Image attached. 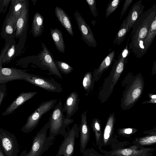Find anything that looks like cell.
Wrapping results in <instances>:
<instances>
[{
  "label": "cell",
  "instance_id": "1",
  "mask_svg": "<svg viewBox=\"0 0 156 156\" xmlns=\"http://www.w3.org/2000/svg\"><path fill=\"white\" fill-rule=\"evenodd\" d=\"M112 149L106 151L102 148L99 149L102 153L107 156H151L153 154L154 148H146L134 144L127 146L125 142L117 143L111 144Z\"/></svg>",
  "mask_w": 156,
  "mask_h": 156
},
{
  "label": "cell",
  "instance_id": "2",
  "mask_svg": "<svg viewBox=\"0 0 156 156\" xmlns=\"http://www.w3.org/2000/svg\"><path fill=\"white\" fill-rule=\"evenodd\" d=\"M49 136L52 138L61 134L63 136L67 133L66 128L73 122L72 119H68L64 115L62 106L60 100L51 113L49 119Z\"/></svg>",
  "mask_w": 156,
  "mask_h": 156
},
{
  "label": "cell",
  "instance_id": "3",
  "mask_svg": "<svg viewBox=\"0 0 156 156\" xmlns=\"http://www.w3.org/2000/svg\"><path fill=\"white\" fill-rule=\"evenodd\" d=\"M49 124L48 121L33 138L32 145L28 152L26 150L20 156H41L53 144L55 138L47 135Z\"/></svg>",
  "mask_w": 156,
  "mask_h": 156
},
{
  "label": "cell",
  "instance_id": "4",
  "mask_svg": "<svg viewBox=\"0 0 156 156\" xmlns=\"http://www.w3.org/2000/svg\"><path fill=\"white\" fill-rule=\"evenodd\" d=\"M143 78L138 74L130 83L124 91L121 101L122 108L126 109L132 107L141 96L144 87Z\"/></svg>",
  "mask_w": 156,
  "mask_h": 156
},
{
  "label": "cell",
  "instance_id": "5",
  "mask_svg": "<svg viewBox=\"0 0 156 156\" xmlns=\"http://www.w3.org/2000/svg\"><path fill=\"white\" fill-rule=\"evenodd\" d=\"M156 15V5L143 12L134 24L130 37L131 40H143L149 30L151 24Z\"/></svg>",
  "mask_w": 156,
  "mask_h": 156
},
{
  "label": "cell",
  "instance_id": "6",
  "mask_svg": "<svg viewBox=\"0 0 156 156\" xmlns=\"http://www.w3.org/2000/svg\"><path fill=\"white\" fill-rule=\"evenodd\" d=\"M57 101V99H53L41 103L28 116L26 122L21 128V131L27 133L34 130L38 125L42 116L53 108Z\"/></svg>",
  "mask_w": 156,
  "mask_h": 156
},
{
  "label": "cell",
  "instance_id": "7",
  "mask_svg": "<svg viewBox=\"0 0 156 156\" xmlns=\"http://www.w3.org/2000/svg\"><path fill=\"white\" fill-rule=\"evenodd\" d=\"M12 42L5 43L6 46L0 56V85L16 80H24L28 77L29 73L25 70L14 68H3L2 66V60L3 56L11 44Z\"/></svg>",
  "mask_w": 156,
  "mask_h": 156
},
{
  "label": "cell",
  "instance_id": "8",
  "mask_svg": "<svg viewBox=\"0 0 156 156\" xmlns=\"http://www.w3.org/2000/svg\"><path fill=\"white\" fill-rule=\"evenodd\" d=\"M67 128V133L63 136L64 140L59 146L55 156H72L74 153L75 139L79 137V127L75 123L71 129L68 126Z\"/></svg>",
  "mask_w": 156,
  "mask_h": 156
},
{
  "label": "cell",
  "instance_id": "9",
  "mask_svg": "<svg viewBox=\"0 0 156 156\" xmlns=\"http://www.w3.org/2000/svg\"><path fill=\"white\" fill-rule=\"evenodd\" d=\"M0 149L5 156H18L19 146L15 136L0 128Z\"/></svg>",
  "mask_w": 156,
  "mask_h": 156
},
{
  "label": "cell",
  "instance_id": "10",
  "mask_svg": "<svg viewBox=\"0 0 156 156\" xmlns=\"http://www.w3.org/2000/svg\"><path fill=\"white\" fill-rule=\"evenodd\" d=\"M24 80L48 91L60 93L63 90L61 84L51 78L30 73Z\"/></svg>",
  "mask_w": 156,
  "mask_h": 156
},
{
  "label": "cell",
  "instance_id": "11",
  "mask_svg": "<svg viewBox=\"0 0 156 156\" xmlns=\"http://www.w3.org/2000/svg\"><path fill=\"white\" fill-rule=\"evenodd\" d=\"M41 45L43 50L38 55L41 64L45 69L48 70V75H55L62 79V75L57 68L53 55L43 43L41 42Z\"/></svg>",
  "mask_w": 156,
  "mask_h": 156
},
{
  "label": "cell",
  "instance_id": "12",
  "mask_svg": "<svg viewBox=\"0 0 156 156\" xmlns=\"http://www.w3.org/2000/svg\"><path fill=\"white\" fill-rule=\"evenodd\" d=\"M74 15L82 39L89 47H96L97 42L90 26L77 11L76 10Z\"/></svg>",
  "mask_w": 156,
  "mask_h": 156
},
{
  "label": "cell",
  "instance_id": "13",
  "mask_svg": "<svg viewBox=\"0 0 156 156\" xmlns=\"http://www.w3.org/2000/svg\"><path fill=\"white\" fill-rule=\"evenodd\" d=\"M29 2L25 0L21 14L16 21L15 37L16 38L21 37L23 42L25 41L28 29L29 16Z\"/></svg>",
  "mask_w": 156,
  "mask_h": 156
},
{
  "label": "cell",
  "instance_id": "14",
  "mask_svg": "<svg viewBox=\"0 0 156 156\" xmlns=\"http://www.w3.org/2000/svg\"><path fill=\"white\" fill-rule=\"evenodd\" d=\"M16 21L17 20L9 9L1 29V37L5 40L6 43L12 41L14 39L15 37Z\"/></svg>",
  "mask_w": 156,
  "mask_h": 156
},
{
  "label": "cell",
  "instance_id": "15",
  "mask_svg": "<svg viewBox=\"0 0 156 156\" xmlns=\"http://www.w3.org/2000/svg\"><path fill=\"white\" fill-rule=\"evenodd\" d=\"M128 54V51L127 48H126L119 55L118 59H115L114 61L110 73L112 76V82L110 89L112 90L123 70Z\"/></svg>",
  "mask_w": 156,
  "mask_h": 156
},
{
  "label": "cell",
  "instance_id": "16",
  "mask_svg": "<svg viewBox=\"0 0 156 156\" xmlns=\"http://www.w3.org/2000/svg\"><path fill=\"white\" fill-rule=\"evenodd\" d=\"M87 111H85L81 115L79 127L80 134V151L82 154L86 150L90 137V131L87 124Z\"/></svg>",
  "mask_w": 156,
  "mask_h": 156
},
{
  "label": "cell",
  "instance_id": "17",
  "mask_svg": "<svg viewBox=\"0 0 156 156\" xmlns=\"http://www.w3.org/2000/svg\"><path fill=\"white\" fill-rule=\"evenodd\" d=\"M115 122V117L113 113L110 114L109 116L103 134L101 142L102 147L112 144L116 142L113 135L114 126Z\"/></svg>",
  "mask_w": 156,
  "mask_h": 156
},
{
  "label": "cell",
  "instance_id": "18",
  "mask_svg": "<svg viewBox=\"0 0 156 156\" xmlns=\"http://www.w3.org/2000/svg\"><path fill=\"white\" fill-rule=\"evenodd\" d=\"M78 94L75 91L71 92L67 97L62 107L63 112H66V118L70 119L79 110L80 99L78 98Z\"/></svg>",
  "mask_w": 156,
  "mask_h": 156
},
{
  "label": "cell",
  "instance_id": "19",
  "mask_svg": "<svg viewBox=\"0 0 156 156\" xmlns=\"http://www.w3.org/2000/svg\"><path fill=\"white\" fill-rule=\"evenodd\" d=\"M37 93V91H32L21 93L2 113V115L6 116L12 113L26 101L32 98Z\"/></svg>",
  "mask_w": 156,
  "mask_h": 156
},
{
  "label": "cell",
  "instance_id": "20",
  "mask_svg": "<svg viewBox=\"0 0 156 156\" xmlns=\"http://www.w3.org/2000/svg\"><path fill=\"white\" fill-rule=\"evenodd\" d=\"M55 16L59 22L70 35L74 36L73 26L69 16L61 7L56 6L55 9Z\"/></svg>",
  "mask_w": 156,
  "mask_h": 156
},
{
  "label": "cell",
  "instance_id": "21",
  "mask_svg": "<svg viewBox=\"0 0 156 156\" xmlns=\"http://www.w3.org/2000/svg\"><path fill=\"white\" fill-rule=\"evenodd\" d=\"M114 50L109 53L102 61L99 67L94 72L93 76L95 81H98L104 71L109 67L115 60Z\"/></svg>",
  "mask_w": 156,
  "mask_h": 156
},
{
  "label": "cell",
  "instance_id": "22",
  "mask_svg": "<svg viewBox=\"0 0 156 156\" xmlns=\"http://www.w3.org/2000/svg\"><path fill=\"white\" fill-rule=\"evenodd\" d=\"M131 11L130 10L127 16L124 20L116 34L113 43L119 45L124 40L125 37L129 32V23L130 21Z\"/></svg>",
  "mask_w": 156,
  "mask_h": 156
},
{
  "label": "cell",
  "instance_id": "23",
  "mask_svg": "<svg viewBox=\"0 0 156 156\" xmlns=\"http://www.w3.org/2000/svg\"><path fill=\"white\" fill-rule=\"evenodd\" d=\"M43 16L39 12L35 14L32 23L31 32L34 37L41 36L44 29Z\"/></svg>",
  "mask_w": 156,
  "mask_h": 156
},
{
  "label": "cell",
  "instance_id": "24",
  "mask_svg": "<svg viewBox=\"0 0 156 156\" xmlns=\"http://www.w3.org/2000/svg\"><path fill=\"white\" fill-rule=\"evenodd\" d=\"M144 6L142 1H140L134 3L130 9L131 14L129 23V31L140 16L144 12Z\"/></svg>",
  "mask_w": 156,
  "mask_h": 156
},
{
  "label": "cell",
  "instance_id": "25",
  "mask_svg": "<svg viewBox=\"0 0 156 156\" xmlns=\"http://www.w3.org/2000/svg\"><path fill=\"white\" fill-rule=\"evenodd\" d=\"M50 33L57 49L61 53L65 52V46L63 34L61 31L57 28L50 29Z\"/></svg>",
  "mask_w": 156,
  "mask_h": 156
},
{
  "label": "cell",
  "instance_id": "26",
  "mask_svg": "<svg viewBox=\"0 0 156 156\" xmlns=\"http://www.w3.org/2000/svg\"><path fill=\"white\" fill-rule=\"evenodd\" d=\"M129 46V48L132 50L131 52L138 58L142 57L147 51L143 45V40H131Z\"/></svg>",
  "mask_w": 156,
  "mask_h": 156
},
{
  "label": "cell",
  "instance_id": "27",
  "mask_svg": "<svg viewBox=\"0 0 156 156\" xmlns=\"http://www.w3.org/2000/svg\"><path fill=\"white\" fill-rule=\"evenodd\" d=\"M156 35V15L152 22L146 37L143 39V45L146 51L149 49Z\"/></svg>",
  "mask_w": 156,
  "mask_h": 156
},
{
  "label": "cell",
  "instance_id": "28",
  "mask_svg": "<svg viewBox=\"0 0 156 156\" xmlns=\"http://www.w3.org/2000/svg\"><path fill=\"white\" fill-rule=\"evenodd\" d=\"M91 127L95 134L96 144L99 149H101L102 133L100 121L97 118L94 119L91 124Z\"/></svg>",
  "mask_w": 156,
  "mask_h": 156
},
{
  "label": "cell",
  "instance_id": "29",
  "mask_svg": "<svg viewBox=\"0 0 156 156\" xmlns=\"http://www.w3.org/2000/svg\"><path fill=\"white\" fill-rule=\"evenodd\" d=\"M25 0H11L9 9L13 17L17 20L23 9Z\"/></svg>",
  "mask_w": 156,
  "mask_h": 156
},
{
  "label": "cell",
  "instance_id": "30",
  "mask_svg": "<svg viewBox=\"0 0 156 156\" xmlns=\"http://www.w3.org/2000/svg\"><path fill=\"white\" fill-rule=\"evenodd\" d=\"M95 81L91 72H88L85 74L83 80L82 85L86 92V94H88L92 90Z\"/></svg>",
  "mask_w": 156,
  "mask_h": 156
},
{
  "label": "cell",
  "instance_id": "31",
  "mask_svg": "<svg viewBox=\"0 0 156 156\" xmlns=\"http://www.w3.org/2000/svg\"><path fill=\"white\" fill-rule=\"evenodd\" d=\"M17 46L14 39L4 53L2 60V63H7L10 62L15 56Z\"/></svg>",
  "mask_w": 156,
  "mask_h": 156
},
{
  "label": "cell",
  "instance_id": "32",
  "mask_svg": "<svg viewBox=\"0 0 156 156\" xmlns=\"http://www.w3.org/2000/svg\"><path fill=\"white\" fill-rule=\"evenodd\" d=\"M156 143V133H152L150 135L136 139L134 141L135 144L143 146L155 144Z\"/></svg>",
  "mask_w": 156,
  "mask_h": 156
},
{
  "label": "cell",
  "instance_id": "33",
  "mask_svg": "<svg viewBox=\"0 0 156 156\" xmlns=\"http://www.w3.org/2000/svg\"><path fill=\"white\" fill-rule=\"evenodd\" d=\"M55 62L58 70L64 74H68L71 73L73 70V67L65 62L55 61Z\"/></svg>",
  "mask_w": 156,
  "mask_h": 156
},
{
  "label": "cell",
  "instance_id": "34",
  "mask_svg": "<svg viewBox=\"0 0 156 156\" xmlns=\"http://www.w3.org/2000/svg\"><path fill=\"white\" fill-rule=\"evenodd\" d=\"M120 0L109 1L106 9V18L108 17L115 10L120 3Z\"/></svg>",
  "mask_w": 156,
  "mask_h": 156
},
{
  "label": "cell",
  "instance_id": "35",
  "mask_svg": "<svg viewBox=\"0 0 156 156\" xmlns=\"http://www.w3.org/2000/svg\"><path fill=\"white\" fill-rule=\"evenodd\" d=\"M83 156H107L102 153L98 152L93 147L86 149L83 154Z\"/></svg>",
  "mask_w": 156,
  "mask_h": 156
},
{
  "label": "cell",
  "instance_id": "36",
  "mask_svg": "<svg viewBox=\"0 0 156 156\" xmlns=\"http://www.w3.org/2000/svg\"><path fill=\"white\" fill-rule=\"evenodd\" d=\"M87 3L89 6L91 12L94 17L98 16L96 7V0H86Z\"/></svg>",
  "mask_w": 156,
  "mask_h": 156
},
{
  "label": "cell",
  "instance_id": "37",
  "mask_svg": "<svg viewBox=\"0 0 156 156\" xmlns=\"http://www.w3.org/2000/svg\"><path fill=\"white\" fill-rule=\"evenodd\" d=\"M7 88L5 84L0 85V107L3 99L5 97Z\"/></svg>",
  "mask_w": 156,
  "mask_h": 156
},
{
  "label": "cell",
  "instance_id": "38",
  "mask_svg": "<svg viewBox=\"0 0 156 156\" xmlns=\"http://www.w3.org/2000/svg\"><path fill=\"white\" fill-rule=\"evenodd\" d=\"M133 1V0H126L125 1L121 12L120 19L123 17V15L127 11L129 6L132 3Z\"/></svg>",
  "mask_w": 156,
  "mask_h": 156
},
{
  "label": "cell",
  "instance_id": "39",
  "mask_svg": "<svg viewBox=\"0 0 156 156\" xmlns=\"http://www.w3.org/2000/svg\"><path fill=\"white\" fill-rule=\"evenodd\" d=\"M133 129L130 128H126L123 129L124 133L126 134H131L133 131Z\"/></svg>",
  "mask_w": 156,
  "mask_h": 156
},
{
  "label": "cell",
  "instance_id": "40",
  "mask_svg": "<svg viewBox=\"0 0 156 156\" xmlns=\"http://www.w3.org/2000/svg\"><path fill=\"white\" fill-rule=\"evenodd\" d=\"M149 97L151 98L156 99V95L155 94L152 95L151 94L149 95Z\"/></svg>",
  "mask_w": 156,
  "mask_h": 156
},
{
  "label": "cell",
  "instance_id": "41",
  "mask_svg": "<svg viewBox=\"0 0 156 156\" xmlns=\"http://www.w3.org/2000/svg\"><path fill=\"white\" fill-rule=\"evenodd\" d=\"M0 156H4V154L0 149Z\"/></svg>",
  "mask_w": 156,
  "mask_h": 156
}]
</instances>
